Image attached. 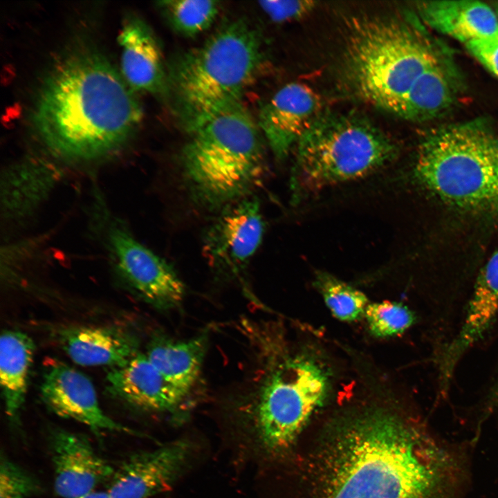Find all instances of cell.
<instances>
[{"instance_id":"1","label":"cell","mask_w":498,"mask_h":498,"mask_svg":"<svg viewBox=\"0 0 498 498\" xmlns=\"http://www.w3.org/2000/svg\"><path fill=\"white\" fill-rule=\"evenodd\" d=\"M340 437L320 498H463L465 450L397 416L371 411Z\"/></svg>"},{"instance_id":"2","label":"cell","mask_w":498,"mask_h":498,"mask_svg":"<svg viewBox=\"0 0 498 498\" xmlns=\"http://www.w3.org/2000/svg\"><path fill=\"white\" fill-rule=\"evenodd\" d=\"M135 93L102 53L78 45L44 78L33 106V126L57 155L101 158L121 148L138 127L142 109Z\"/></svg>"},{"instance_id":"3","label":"cell","mask_w":498,"mask_h":498,"mask_svg":"<svg viewBox=\"0 0 498 498\" xmlns=\"http://www.w3.org/2000/svg\"><path fill=\"white\" fill-rule=\"evenodd\" d=\"M262 61L261 35L242 19L225 24L203 44L178 55L167 73L168 90L187 130L241 104Z\"/></svg>"},{"instance_id":"4","label":"cell","mask_w":498,"mask_h":498,"mask_svg":"<svg viewBox=\"0 0 498 498\" xmlns=\"http://www.w3.org/2000/svg\"><path fill=\"white\" fill-rule=\"evenodd\" d=\"M439 62L427 38L410 21L371 17L353 23L343 69L358 98L401 117L418 79Z\"/></svg>"},{"instance_id":"5","label":"cell","mask_w":498,"mask_h":498,"mask_svg":"<svg viewBox=\"0 0 498 498\" xmlns=\"http://www.w3.org/2000/svg\"><path fill=\"white\" fill-rule=\"evenodd\" d=\"M190 133L183 172L200 205L210 209L228 205L260 182L265 173L261 131L241 104L206 118Z\"/></svg>"},{"instance_id":"6","label":"cell","mask_w":498,"mask_h":498,"mask_svg":"<svg viewBox=\"0 0 498 498\" xmlns=\"http://www.w3.org/2000/svg\"><path fill=\"white\" fill-rule=\"evenodd\" d=\"M413 173L448 206L477 216L498 214V136L481 123L453 125L426 136Z\"/></svg>"},{"instance_id":"7","label":"cell","mask_w":498,"mask_h":498,"mask_svg":"<svg viewBox=\"0 0 498 498\" xmlns=\"http://www.w3.org/2000/svg\"><path fill=\"white\" fill-rule=\"evenodd\" d=\"M290 187L294 201L326 187L371 174L391 162L398 148L365 118L322 111L296 145Z\"/></svg>"},{"instance_id":"8","label":"cell","mask_w":498,"mask_h":498,"mask_svg":"<svg viewBox=\"0 0 498 498\" xmlns=\"http://www.w3.org/2000/svg\"><path fill=\"white\" fill-rule=\"evenodd\" d=\"M329 377L321 364L304 355L279 363L257 391L256 425L269 451L288 448L325 402Z\"/></svg>"},{"instance_id":"9","label":"cell","mask_w":498,"mask_h":498,"mask_svg":"<svg viewBox=\"0 0 498 498\" xmlns=\"http://www.w3.org/2000/svg\"><path fill=\"white\" fill-rule=\"evenodd\" d=\"M108 241L116 271L140 298L162 310L181 303L184 284L167 261L120 227L110 230Z\"/></svg>"},{"instance_id":"10","label":"cell","mask_w":498,"mask_h":498,"mask_svg":"<svg viewBox=\"0 0 498 498\" xmlns=\"http://www.w3.org/2000/svg\"><path fill=\"white\" fill-rule=\"evenodd\" d=\"M264 231L257 199L232 203L225 206L208 230L203 243L205 257L217 270L237 274L259 248Z\"/></svg>"},{"instance_id":"11","label":"cell","mask_w":498,"mask_h":498,"mask_svg":"<svg viewBox=\"0 0 498 498\" xmlns=\"http://www.w3.org/2000/svg\"><path fill=\"white\" fill-rule=\"evenodd\" d=\"M40 391L42 400L51 412L86 425L98 436L103 432L136 434L106 415L90 379L64 362H55L48 366Z\"/></svg>"},{"instance_id":"12","label":"cell","mask_w":498,"mask_h":498,"mask_svg":"<svg viewBox=\"0 0 498 498\" xmlns=\"http://www.w3.org/2000/svg\"><path fill=\"white\" fill-rule=\"evenodd\" d=\"M321 109L320 95L299 82L286 84L261 107L257 125L277 158L296 147Z\"/></svg>"},{"instance_id":"13","label":"cell","mask_w":498,"mask_h":498,"mask_svg":"<svg viewBox=\"0 0 498 498\" xmlns=\"http://www.w3.org/2000/svg\"><path fill=\"white\" fill-rule=\"evenodd\" d=\"M190 443L176 441L150 452L134 454L111 477V498H149L169 489L187 463Z\"/></svg>"},{"instance_id":"14","label":"cell","mask_w":498,"mask_h":498,"mask_svg":"<svg viewBox=\"0 0 498 498\" xmlns=\"http://www.w3.org/2000/svg\"><path fill=\"white\" fill-rule=\"evenodd\" d=\"M54 488L62 498H77L94 491L114 470L84 435L55 429L49 435Z\"/></svg>"},{"instance_id":"15","label":"cell","mask_w":498,"mask_h":498,"mask_svg":"<svg viewBox=\"0 0 498 498\" xmlns=\"http://www.w3.org/2000/svg\"><path fill=\"white\" fill-rule=\"evenodd\" d=\"M497 314L498 250L479 273L461 326L443 351L439 369L443 392L446 391L462 356L484 336Z\"/></svg>"},{"instance_id":"16","label":"cell","mask_w":498,"mask_h":498,"mask_svg":"<svg viewBox=\"0 0 498 498\" xmlns=\"http://www.w3.org/2000/svg\"><path fill=\"white\" fill-rule=\"evenodd\" d=\"M106 381L113 396L143 410L171 412L186 397L167 382L146 354L140 351L125 363L111 367Z\"/></svg>"},{"instance_id":"17","label":"cell","mask_w":498,"mask_h":498,"mask_svg":"<svg viewBox=\"0 0 498 498\" xmlns=\"http://www.w3.org/2000/svg\"><path fill=\"white\" fill-rule=\"evenodd\" d=\"M122 48V75L135 92L154 95L168 91L160 45L143 20L129 16L123 21L118 37Z\"/></svg>"},{"instance_id":"18","label":"cell","mask_w":498,"mask_h":498,"mask_svg":"<svg viewBox=\"0 0 498 498\" xmlns=\"http://www.w3.org/2000/svg\"><path fill=\"white\" fill-rule=\"evenodd\" d=\"M61 348L75 363L116 367L139 352L133 333L116 326H71L57 331Z\"/></svg>"},{"instance_id":"19","label":"cell","mask_w":498,"mask_h":498,"mask_svg":"<svg viewBox=\"0 0 498 498\" xmlns=\"http://www.w3.org/2000/svg\"><path fill=\"white\" fill-rule=\"evenodd\" d=\"M421 17L433 29L465 44L498 38V19L488 5L477 1L421 2Z\"/></svg>"},{"instance_id":"20","label":"cell","mask_w":498,"mask_h":498,"mask_svg":"<svg viewBox=\"0 0 498 498\" xmlns=\"http://www.w3.org/2000/svg\"><path fill=\"white\" fill-rule=\"evenodd\" d=\"M206 344L205 336L174 340L155 335L145 354L165 380L187 396L199 377Z\"/></svg>"},{"instance_id":"21","label":"cell","mask_w":498,"mask_h":498,"mask_svg":"<svg viewBox=\"0 0 498 498\" xmlns=\"http://www.w3.org/2000/svg\"><path fill=\"white\" fill-rule=\"evenodd\" d=\"M35 344L26 333L6 330L0 339V383L6 413L12 424L19 422L24 403Z\"/></svg>"},{"instance_id":"22","label":"cell","mask_w":498,"mask_h":498,"mask_svg":"<svg viewBox=\"0 0 498 498\" xmlns=\"http://www.w3.org/2000/svg\"><path fill=\"white\" fill-rule=\"evenodd\" d=\"M454 100V84L448 70L439 62L425 71L411 89L401 115L421 121L446 110Z\"/></svg>"},{"instance_id":"23","label":"cell","mask_w":498,"mask_h":498,"mask_svg":"<svg viewBox=\"0 0 498 498\" xmlns=\"http://www.w3.org/2000/svg\"><path fill=\"white\" fill-rule=\"evenodd\" d=\"M157 6L171 27L185 37H194L208 30L219 12V4L216 1H163Z\"/></svg>"},{"instance_id":"24","label":"cell","mask_w":498,"mask_h":498,"mask_svg":"<svg viewBox=\"0 0 498 498\" xmlns=\"http://www.w3.org/2000/svg\"><path fill=\"white\" fill-rule=\"evenodd\" d=\"M315 284L328 308L339 320L354 321L365 313L368 300L361 291L324 272L317 273Z\"/></svg>"},{"instance_id":"25","label":"cell","mask_w":498,"mask_h":498,"mask_svg":"<svg viewBox=\"0 0 498 498\" xmlns=\"http://www.w3.org/2000/svg\"><path fill=\"white\" fill-rule=\"evenodd\" d=\"M8 177L6 187L7 211L25 212L43 193L44 171L37 165H21Z\"/></svg>"},{"instance_id":"26","label":"cell","mask_w":498,"mask_h":498,"mask_svg":"<svg viewBox=\"0 0 498 498\" xmlns=\"http://www.w3.org/2000/svg\"><path fill=\"white\" fill-rule=\"evenodd\" d=\"M365 316L371 333L381 338L402 333L415 322V315L407 306L390 301L368 305Z\"/></svg>"},{"instance_id":"27","label":"cell","mask_w":498,"mask_h":498,"mask_svg":"<svg viewBox=\"0 0 498 498\" xmlns=\"http://www.w3.org/2000/svg\"><path fill=\"white\" fill-rule=\"evenodd\" d=\"M39 481L5 456L0 465V498H28L40 491Z\"/></svg>"},{"instance_id":"28","label":"cell","mask_w":498,"mask_h":498,"mask_svg":"<svg viewBox=\"0 0 498 498\" xmlns=\"http://www.w3.org/2000/svg\"><path fill=\"white\" fill-rule=\"evenodd\" d=\"M316 3L311 1H263L259 6L266 15L276 23H284L300 19L315 7Z\"/></svg>"},{"instance_id":"29","label":"cell","mask_w":498,"mask_h":498,"mask_svg":"<svg viewBox=\"0 0 498 498\" xmlns=\"http://www.w3.org/2000/svg\"><path fill=\"white\" fill-rule=\"evenodd\" d=\"M468 49L498 77V38L471 42Z\"/></svg>"},{"instance_id":"30","label":"cell","mask_w":498,"mask_h":498,"mask_svg":"<svg viewBox=\"0 0 498 498\" xmlns=\"http://www.w3.org/2000/svg\"><path fill=\"white\" fill-rule=\"evenodd\" d=\"M498 407V374L484 400L483 416L486 418Z\"/></svg>"},{"instance_id":"31","label":"cell","mask_w":498,"mask_h":498,"mask_svg":"<svg viewBox=\"0 0 498 498\" xmlns=\"http://www.w3.org/2000/svg\"><path fill=\"white\" fill-rule=\"evenodd\" d=\"M77 498H111L107 492L102 491H93L90 493L84 495Z\"/></svg>"}]
</instances>
